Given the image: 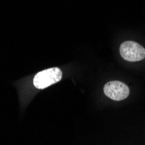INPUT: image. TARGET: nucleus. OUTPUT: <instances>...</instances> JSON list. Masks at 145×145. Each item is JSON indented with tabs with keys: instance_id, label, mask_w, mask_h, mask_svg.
<instances>
[{
	"instance_id": "obj_1",
	"label": "nucleus",
	"mask_w": 145,
	"mask_h": 145,
	"mask_svg": "<svg viewBox=\"0 0 145 145\" xmlns=\"http://www.w3.org/2000/svg\"><path fill=\"white\" fill-rule=\"evenodd\" d=\"M63 77L62 71L57 67L50 68L36 74L33 78V84L37 89H43L57 84Z\"/></svg>"
},
{
	"instance_id": "obj_2",
	"label": "nucleus",
	"mask_w": 145,
	"mask_h": 145,
	"mask_svg": "<svg viewBox=\"0 0 145 145\" xmlns=\"http://www.w3.org/2000/svg\"><path fill=\"white\" fill-rule=\"evenodd\" d=\"M121 57L129 62H138L145 58V48L134 41H125L120 46Z\"/></svg>"
},
{
	"instance_id": "obj_3",
	"label": "nucleus",
	"mask_w": 145,
	"mask_h": 145,
	"mask_svg": "<svg viewBox=\"0 0 145 145\" xmlns=\"http://www.w3.org/2000/svg\"><path fill=\"white\" fill-rule=\"evenodd\" d=\"M103 91L109 98L115 101L124 100L129 95V88L120 81L108 82L103 87Z\"/></svg>"
}]
</instances>
